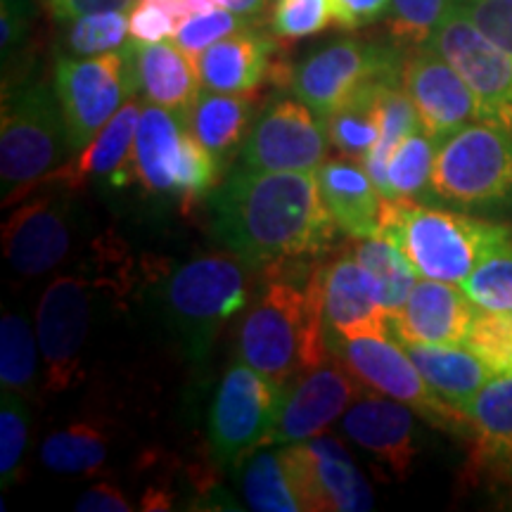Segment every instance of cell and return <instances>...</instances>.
Listing matches in <instances>:
<instances>
[{
  "instance_id": "obj_1",
  "label": "cell",
  "mask_w": 512,
  "mask_h": 512,
  "mask_svg": "<svg viewBox=\"0 0 512 512\" xmlns=\"http://www.w3.org/2000/svg\"><path fill=\"white\" fill-rule=\"evenodd\" d=\"M337 230L311 171L242 166L211 195V233L252 271L266 273L328 252Z\"/></svg>"
},
{
  "instance_id": "obj_2",
  "label": "cell",
  "mask_w": 512,
  "mask_h": 512,
  "mask_svg": "<svg viewBox=\"0 0 512 512\" xmlns=\"http://www.w3.org/2000/svg\"><path fill=\"white\" fill-rule=\"evenodd\" d=\"M238 356L278 387L325 366L323 268L297 261L266 271L264 290L238 328Z\"/></svg>"
},
{
  "instance_id": "obj_3",
  "label": "cell",
  "mask_w": 512,
  "mask_h": 512,
  "mask_svg": "<svg viewBox=\"0 0 512 512\" xmlns=\"http://www.w3.org/2000/svg\"><path fill=\"white\" fill-rule=\"evenodd\" d=\"M380 235L394 240L422 278L460 285L512 228L465 211L384 200Z\"/></svg>"
},
{
  "instance_id": "obj_4",
  "label": "cell",
  "mask_w": 512,
  "mask_h": 512,
  "mask_svg": "<svg viewBox=\"0 0 512 512\" xmlns=\"http://www.w3.org/2000/svg\"><path fill=\"white\" fill-rule=\"evenodd\" d=\"M252 268L230 254H207L178 266L159 290L162 316L192 361H204L223 325L249 302Z\"/></svg>"
},
{
  "instance_id": "obj_5",
  "label": "cell",
  "mask_w": 512,
  "mask_h": 512,
  "mask_svg": "<svg viewBox=\"0 0 512 512\" xmlns=\"http://www.w3.org/2000/svg\"><path fill=\"white\" fill-rule=\"evenodd\" d=\"M434 202L484 219H512V131L472 121L437 147Z\"/></svg>"
},
{
  "instance_id": "obj_6",
  "label": "cell",
  "mask_w": 512,
  "mask_h": 512,
  "mask_svg": "<svg viewBox=\"0 0 512 512\" xmlns=\"http://www.w3.org/2000/svg\"><path fill=\"white\" fill-rule=\"evenodd\" d=\"M72 155L55 88L31 81L5 91L0 119L3 204L22 200Z\"/></svg>"
},
{
  "instance_id": "obj_7",
  "label": "cell",
  "mask_w": 512,
  "mask_h": 512,
  "mask_svg": "<svg viewBox=\"0 0 512 512\" xmlns=\"http://www.w3.org/2000/svg\"><path fill=\"white\" fill-rule=\"evenodd\" d=\"M133 169L150 195L190 204L216 188L221 164L192 136L183 117L150 102L138 119Z\"/></svg>"
},
{
  "instance_id": "obj_8",
  "label": "cell",
  "mask_w": 512,
  "mask_h": 512,
  "mask_svg": "<svg viewBox=\"0 0 512 512\" xmlns=\"http://www.w3.org/2000/svg\"><path fill=\"white\" fill-rule=\"evenodd\" d=\"M403 62L396 48L344 38L316 50L292 69L290 91L320 119L351 102L368 98L384 83L401 81Z\"/></svg>"
},
{
  "instance_id": "obj_9",
  "label": "cell",
  "mask_w": 512,
  "mask_h": 512,
  "mask_svg": "<svg viewBox=\"0 0 512 512\" xmlns=\"http://www.w3.org/2000/svg\"><path fill=\"white\" fill-rule=\"evenodd\" d=\"M328 347L344 368H349L375 392L401 401L437 430L456 437H472V422L467 413L453 408L434 392L396 339L375 335L328 337Z\"/></svg>"
},
{
  "instance_id": "obj_10",
  "label": "cell",
  "mask_w": 512,
  "mask_h": 512,
  "mask_svg": "<svg viewBox=\"0 0 512 512\" xmlns=\"http://www.w3.org/2000/svg\"><path fill=\"white\" fill-rule=\"evenodd\" d=\"M55 93L67 131L69 152L76 155L121 110L126 95L136 93L128 50L86 60L60 57L55 64Z\"/></svg>"
},
{
  "instance_id": "obj_11",
  "label": "cell",
  "mask_w": 512,
  "mask_h": 512,
  "mask_svg": "<svg viewBox=\"0 0 512 512\" xmlns=\"http://www.w3.org/2000/svg\"><path fill=\"white\" fill-rule=\"evenodd\" d=\"M283 389L245 361L226 370L209 411V441L219 463L242 465L264 446Z\"/></svg>"
},
{
  "instance_id": "obj_12",
  "label": "cell",
  "mask_w": 512,
  "mask_h": 512,
  "mask_svg": "<svg viewBox=\"0 0 512 512\" xmlns=\"http://www.w3.org/2000/svg\"><path fill=\"white\" fill-rule=\"evenodd\" d=\"M93 313V283L83 275H57L36 309V337L46 363V389L69 392L83 380V344Z\"/></svg>"
},
{
  "instance_id": "obj_13",
  "label": "cell",
  "mask_w": 512,
  "mask_h": 512,
  "mask_svg": "<svg viewBox=\"0 0 512 512\" xmlns=\"http://www.w3.org/2000/svg\"><path fill=\"white\" fill-rule=\"evenodd\" d=\"M467 81L482 107V121L512 131V57L460 10L448 15L427 43Z\"/></svg>"
},
{
  "instance_id": "obj_14",
  "label": "cell",
  "mask_w": 512,
  "mask_h": 512,
  "mask_svg": "<svg viewBox=\"0 0 512 512\" xmlns=\"http://www.w3.org/2000/svg\"><path fill=\"white\" fill-rule=\"evenodd\" d=\"M280 458L302 510L363 512L373 508L368 482L335 437L297 441L280 448Z\"/></svg>"
},
{
  "instance_id": "obj_15",
  "label": "cell",
  "mask_w": 512,
  "mask_h": 512,
  "mask_svg": "<svg viewBox=\"0 0 512 512\" xmlns=\"http://www.w3.org/2000/svg\"><path fill=\"white\" fill-rule=\"evenodd\" d=\"M325 121L302 100L271 102L242 145V166L259 171H313L328 159Z\"/></svg>"
},
{
  "instance_id": "obj_16",
  "label": "cell",
  "mask_w": 512,
  "mask_h": 512,
  "mask_svg": "<svg viewBox=\"0 0 512 512\" xmlns=\"http://www.w3.org/2000/svg\"><path fill=\"white\" fill-rule=\"evenodd\" d=\"M366 384L347 368L320 366L287 384L264 446H287L316 437L351 403L363 399Z\"/></svg>"
},
{
  "instance_id": "obj_17",
  "label": "cell",
  "mask_w": 512,
  "mask_h": 512,
  "mask_svg": "<svg viewBox=\"0 0 512 512\" xmlns=\"http://www.w3.org/2000/svg\"><path fill=\"white\" fill-rule=\"evenodd\" d=\"M401 86L418 107L422 131L437 145L472 121H482L477 95L456 67L432 48H420L403 62Z\"/></svg>"
},
{
  "instance_id": "obj_18",
  "label": "cell",
  "mask_w": 512,
  "mask_h": 512,
  "mask_svg": "<svg viewBox=\"0 0 512 512\" xmlns=\"http://www.w3.org/2000/svg\"><path fill=\"white\" fill-rule=\"evenodd\" d=\"M74 221L69 195H43L22 204L3 223V247L12 268L38 278L60 266L72 249Z\"/></svg>"
},
{
  "instance_id": "obj_19",
  "label": "cell",
  "mask_w": 512,
  "mask_h": 512,
  "mask_svg": "<svg viewBox=\"0 0 512 512\" xmlns=\"http://www.w3.org/2000/svg\"><path fill=\"white\" fill-rule=\"evenodd\" d=\"M479 306L463 287L441 280H420L408 294L403 309L389 323L392 339L408 344H465Z\"/></svg>"
},
{
  "instance_id": "obj_20",
  "label": "cell",
  "mask_w": 512,
  "mask_h": 512,
  "mask_svg": "<svg viewBox=\"0 0 512 512\" xmlns=\"http://www.w3.org/2000/svg\"><path fill=\"white\" fill-rule=\"evenodd\" d=\"M323 316L328 337H392L373 275L354 254L339 256L323 268Z\"/></svg>"
},
{
  "instance_id": "obj_21",
  "label": "cell",
  "mask_w": 512,
  "mask_h": 512,
  "mask_svg": "<svg viewBox=\"0 0 512 512\" xmlns=\"http://www.w3.org/2000/svg\"><path fill=\"white\" fill-rule=\"evenodd\" d=\"M351 441L382 460L396 477H406L418 456L413 413L401 401L363 396L342 420Z\"/></svg>"
},
{
  "instance_id": "obj_22",
  "label": "cell",
  "mask_w": 512,
  "mask_h": 512,
  "mask_svg": "<svg viewBox=\"0 0 512 512\" xmlns=\"http://www.w3.org/2000/svg\"><path fill=\"white\" fill-rule=\"evenodd\" d=\"M126 50L133 79H136V91L143 93L147 102L171 110L188 124V114L202 86L195 60L176 43L166 41H133Z\"/></svg>"
},
{
  "instance_id": "obj_23",
  "label": "cell",
  "mask_w": 512,
  "mask_h": 512,
  "mask_svg": "<svg viewBox=\"0 0 512 512\" xmlns=\"http://www.w3.org/2000/svg\"><path fill=\"white\" fill-rule=\"evenodd\" d=\"M138 102H126L114 117L102 126V131L79 152L74 162L62 164L46 181L62 183L64 188H81L88 181H110L112 185H126L136 176L133 169V145L140 119Z\"/></svg>"
},
{
  "instance_id": "obj_24",
  "label": "cell",
  "mask_w": 512,
  "mask_h": 512,
  "mask_svg": "<svg viewBox=\"0 0 512 512\" xmlns=\"http://www.w3.org/2000/svg\"><path fill=\"white\" fill-rule=\"evenodd\" d=\"M273 53L271 36L245 27L216 41L192 60L204 91L249 95L271 74Z\"/></svg>"
},
{
  "instance_id": "obj_25",
  "label": "cell",
  "mask_w": 512,
  "mask_h": 512,
  "mask_svg": "<svg viewBox=\"0 0 512 512\" xmlns=\"http://www.w3.org/2000/svg\"><path fill=\"white\" fill-rule=\"evenodd\" d=\"M465 413L472 422V465L512 486V375L494 377Z\"/></svg>"
},
{
  "instance_id": "obj_26",
  "label": "cell",
  "mask_w": 512,
  "mask_h": 512,
  "mask_svg": "<svg viewBox=\"0 0 512 512\" xmlns=\"http://www.w3.org/2000/svg\"><path fill=\"white\" fill-rule=\"evenodd\" d=\"M316 176L320 195L328 204L339 230L356 240L380 233L384 200L366 169L349 159H332V162L318 166Z\"/></svg>"
},
{
  "instance_id": "obj_27",
  "label": "cell",
  "mask_w": 512,
  "mask_h": 512,
  "mask_svg": "<svg viewBox=\"0 0 512 512\" xmlns=\"http://www.w3.org/2000/svg\"><path fill=\"white\" fill-rule=\"evenodd\" d=\"M415 368L446 403L467 411L470 401L494 380V373L465 344H408Z\"/></svg>"
},
{
  "instance_id": "obj_28",
  "label": "cell",
  "mask_w": 512,
  "mask_h": 512,
  "mask_svg": "<svg viewBox=\"0 0 512 512\" xmlns=\"http://www.w3.org/2000/svg\"><path fill=\"white\" fill-rule=\"evenodd\" d=\"M188 128L216 162L228 164L252 131V98L204 91L188 114Z\"/></svg>"
},
{
  "instance_id": "obj_29",
  "label": "cell",
  "mask_w": 512,
  "mask_h": 512,
  "mask_svg": "<svg viewBox=\"0 0 512 512\" xmlns=\"http://www.w3.org/2000/svg\"><path fill=\"white\" fill-rule=\"evenodd\" d=\"M375 117L377 124H380V138L361 162L370 181L375 183L377 192L382 195V200H389V159L394 157L403 140L420 131L422 124L418 107L413 105L411 95L403 91L399 83H384L377 91Z\"/></svg>"
},
{
  "instance_id": "obj_30",
  "label": "cell",
  "mask_w": 512,
  "mask_h": 512,
  "mask_svg": "<svg viewBox=\"0 0 512 512\" xmlns=\"http://www.w3.org/2000/svg\"><path fill=\"white\" fill-rule=\"evenodd\" d=\"M354 256L358 259V264L373 275L377 299H380L382 309L387 311L389 323H392V318L406 304L408 294L413 292L420 273L415 271L408 256L401 252V247L380 233L358 242Z\"/></svg>"
},
{
  "instance_id": "obj_31",
  "label": "cell",
  "mask_w": 512,
  "mask_h": 512,
  "mask_svg": "<svg viewBox=\"0 0 512 512\" xmlns=\"http://www.w3.org/2000/svg\"><path fill=\"white\" fill-rule=\"evenodd\" d=\"M110 453V434L105 425L95 420H79L53 432L43 441L41 460L55 472L67 475H91L105 465Z\"/></svg>"
},
{
  "instance_id": "obj_32",
  "label": "cell",
  "mask_w": 512,
  "mask_h": 512,
  "mask_svg": "<svg viewBox=\"0 0 512 512\" xmlns=\"http://www.w3.org/2000/svg\"><path fill=\"white\" fill-rule=\"evenodd\" d=\"M437 143L425 131L413 133L401 143L389 159V200L394 202H427L432 197V174L437 159Z\"/></svg>"
},
{
  "instance_id": "obj_33",
  "label": "cell",
  "mask_w": 512,
  "mask_h": 512,
  "mask_svg": "<svg viewBox=\"0 0 512 512\" xmlns=\"http://www.w3.org/2000/svg\"><path fill=\"white\" fill-rule=\"evenodd\" d=\"M36 332L22 311L0 320V387L29 396L36 384Z\"/></svg>"
},
{
  "instance_id": "obj_34",
  "label": "cell",
  "mask_w": 512,
  "mask_h": 512,
  "mask_svg": "<svg viewBox=\"0 0 512 512\" xmlns=\"http://www.w3.org/2000/svg\"><path fill=\"white\" fill-rule=\"evenodd\" d=\"M242 491L252 510L261 512H299V503L294 486L287 475L283 458L278 453H259L249 458L242 477Z\"/></svg>"
},
{
  "instance_id": "obj_35",
  "label": "cell",
  "mask_w": 512,
  "mask_h": 512,
  "mask_svg": "<svg viewBox=\"0 0 512 512\" xmlns=\"http://www.w3.org/2000/svg\"><path fill=\"white\" fill-rule=\"evenodd\" d=\"M460 287L479 309L512 313V240L491 249Z\"/></svg>"
},
{
  "instance_id": "obj_36",
  "label": "cell",
  "mask_w": 512,
  "mask_h": 512,
  "mask_svg": "<svg viewBox=\"0 0 512 512\" xmlns=\"http://www.w3.org/2000/svg\"><path fill=\"white\" fill-rule=\"evenodd\" d=\"M463 0H392L387 10V29L399 46L425 48Z\"/></svg>"
},
{
  "instance_id": "obj_37",
  "label": "cell",
  "mask_w": 512,
  "mask_h": 512,
  "mask_svg": "<svg viewBox=\"0 0 512 512\" xmlns=\"http://www.w3.org/2000/svg\"><path fill=\"white\" fill-rule=\"evenodd\" d=\"M377 91L323 119L330 143L347 157L363 159L368 155L370 147L377 143V138H380V124H377L375 117Z\"/></svg>"
},
{
  "instance_id": "obj_38",
  "label": "cell",
  "mask_w": 512,
  "mask_h": 512,
  "mask_svg": "<svg viewBox=\"0 0 512 512\" xmlns=\"http://www.w3.org/2000/svg\"><path fill=\"white\" fill-rule=\"evenodd\" d=\"M126 34H131L126 10L91 12V15L69 19V27L64 31V43L74 55L91 57L121 48Z\"/></svg>"
},
{
  "instance_id": "obj_39",
  "label": "cell",
  "mask_w": 512,
  "mask_h": 512,
  "mask_svg": "<svg viewBox=\"0 0 512 512\" xmlns=\"http://www.w3.org/2000/svg\"><path fill=\"white\" fill-rule=\"evenodd\" d=\"M27 434V396L3 389L0 394V482H3V489L17 482L24 451H27Z\"/></svg>"
},
{
  "instance_id": "obj_40",
  "label": "cell",
  "mask_w": 512,
  "mask_h": 512,
  "mask_svg": "<svg viewBox=\"0 0 512 512\" xmlns=\"http://www.w3.org/2000/svg\"><path fill=\"white\" fill-rule=\"evenodd\" d=\"M465 347L482 358L496 377L512 375V313L479 309Z\"/></svg>"
},
{
  "instance_id": "obj_41",
  "label": "cell",
  "mask_w": 512,
  "mask_h": 512,
  "mask_svg": "<svg viewBox=\"0 0 512 512\" xmlns=\"http://www.w3.org/2000/svg\"><path fill=\"white\" fill-rule=\"evenodd\" d=\"M332 22V0H275L271 8V31L285 41L316 36Z\"/></svg>"
},
{
  "instance_id": "obj_42",
  "label": "cell",
  "mask_w": 512,
  "mask_h": 512,
  "mask_svg": "<svg viewBox=\"0 0 512 512\" xmlns=\"http://www.w3.org/2000/svg\"><path fill=\"white\" fill-rule=\"evenodd\" d=\"M247 24L249 19L235 15V12L226 8H216L204 12V15L185 19L181 27L176 29L174 43L178 48H183L190 57H197L202 50L214 46L221 38L235 34V31L245 29Z\"/></svg>"
},
{
  "instance_id": "obj_43",
  "label": "cell",
  "mask_w": 512,
  "mask_h": 512,
  "mask_svg": "<svg viewBox=\"0 0 512 512\" xmlns=\"http://www.w3.org/2000/svg\"><path fill=\"white\" fill-rule=\"evenodd\" d=\"M460 10L512 57V0H463Z\"/></svg>"
},
{
  "instance_id": "obj_44",
  "label": "cell",
  "mask_w": 512,
  "mask_h": 512,
  "mask_svg": "<svg viewBox=\"0 0 512 512\" xmlns=\"http://www.w3.org/2000/svg\"><path fill=\"white\" fill-rule=\"evenodd\" d=\"M128 24H131L133 41L140 43L164 41V38L174 36L178 29L176 17L162 5L150 3V0H138L131 17H128Z\"/></svg>"
},
{
  "instance_id": "obj_45",
  "label": "cell",
  "mask_w": 512,
  "mask_h": 512,
  "mask_svg": "<svg viewBox=\"0 0 512 512\" xmlns=\"http://www.w3.org/2000/svg\"><path fill=\"white\" fill-rule=\"evenodd\" d=\"M392 0H332L335 24L344 31H356L368 27L387 15Z\"/></svg>"
},
{
  "instance_id": "obj_46",
  "label": "cell",
  "mask_w": 512,
  "mask_h": 512,
  "mask_svg": "<svg viewBox=\"0 0 512 512\" xmlns=\"http://www.w3.org/2000/svg\"><path fill=\"white\" fill-rule=\"evenodd\" d=\"M29 27V0H3V8H0V48H3V57H8L10 50H15L27 38Z\"/></svg>"
},
{
  "instance_id": "obj_47",
  "label": "cell",
  "mask_w": 512,
  "mask_h": 512,
  "mask_svg": "<svg viewBox=\"0 0 512 512\" xmlns=\"http://www.w3.org/2000/svg\"><path fill=\"white\" fill-rule=\"evenodd\" d=\"M138 0H43V5L53 12V17L69 22L81 15H91V12L105 10H128L133 8Z\"/></svg>"
},
{
  "instance_id": "obj_48",
  "label": "cell",
  "mask_w": 512,
  "mask_h": 512,
  "mask_svg": "<svg viewBox=\"0 0 512 512\" xmlns=\"http://www.w3.org/2000/svg\"><path fill=\"white\" fill-rule=\"evenodd\" d=\"M76 510L86 512H128L131 505H128L126 496L121 494L117 486L110 482L95 484L83 494L79 501H76Z\"/></svg>"
},
{
  "instance_id": "obj_49",
  "label": "cell",
  "mask_w": 512,
  "mask_h": 512,
  "mask_svg": "<svg viewBox=\"0 0 512 512\" xmlns=\"http://www.w3.org/2000/svg\"><path fill=\"white\" fill-rule=\"evenodd\" d=\"M216 3H219L221 8L235 12V15H240V17H245V19H252V17L261 15V12H264L268 0H216Z\"/></svg>"
}]
</instances>
